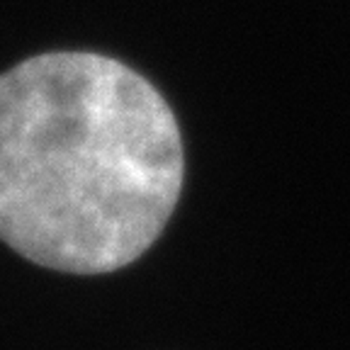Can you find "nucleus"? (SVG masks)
<instances>
[{"mask_svg":"<svg viewBox=\"0 0 350 350\" xmlns=\"http://www.w3.org/2000/svg\"><path fill=\"white\" fill-rule=\"evenodd\" d=\"M183 173L173 109L117 59L54 51L0 76V241L27 260L124 268L165 229Z\"/></svg>","mask_w":350,"mask_h":350,"instance_id":"nucleus-1","label":"nucleus"}]
</instances>
